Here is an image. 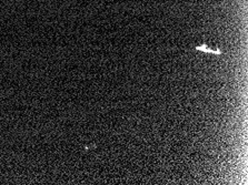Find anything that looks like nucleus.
<instances>
[{
	"instance_id": "1",
	"label": "nucleus",
	"mask_w": 248,
	"mask_h": 185,
	"mask_svg": "<svg viewBox=\"0 0 248 185\" xmlns=\"http://www.w3.org/2000/svg\"><path fill=\"white\" fill-rule=\"evenodd\" d=\"M196 50L207 52V54H213V55H220L221 54L219 48H217L216 46H209L207 43H204L202 44H201V46H197Z\"/></svg>"
}]
</instances>
